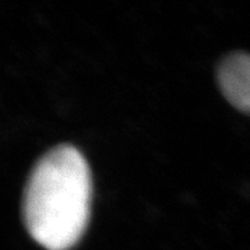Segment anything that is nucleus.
I'll list each match as a JSON object with an SVG mask.
<instances>
[{
    "mask_svg": "<svg viewBox=\"0 0 250 250\" xmlns=\"http://www.w3.org/2000/svg\"><path fill=\"white\" fill-rule=\"evenodd\" d=\"M91 175L82 153L58 146L33 167L23 195V220L33 240L47 250H69L89 217Z\"/></svg>",
    "mask_w": 250,
    "mask_h": 250,
    "instance_id": "obj_1",
    "label": "nucleus"
},
{
    "mask_svg": "<svg viewBox=\"0 0 250 250\" xmlns=\"http://www.w3.org/2000/svg\"><path fill=\"white\" fill-rule=\"evenodd\" d=\"M218 84L231 105L250 114V55L226 56L218 66Z\"/></svg>",
    "mask_w": 250,
    "mask_h": 250,
    "instance_id": "obj_2",
    "label": "nucleus"
}]
</instances>
